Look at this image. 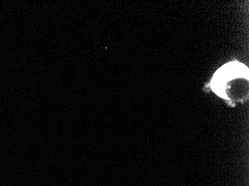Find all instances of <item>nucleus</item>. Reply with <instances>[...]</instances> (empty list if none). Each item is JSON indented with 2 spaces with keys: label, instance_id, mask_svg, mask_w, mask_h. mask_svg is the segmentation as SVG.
I'll return each instance as SVG.
<instances>
[{
  "label": "nucleus",
  "instance_id": "f257e3e1",
  "mask_svg": "<svg viewBox=\"0 0 249 186\" xmlns=\"http://www.w3.org/2000/svg\"><path fill=\"white\" fill-rule=\"evenodd\" d=\"M213 90L231 105L249 98V71L243 64L231 63L219 69L212 81Z\"/></svg>",
  "mask_w": 249,
  "mask_h": 186
}]
</instances>
